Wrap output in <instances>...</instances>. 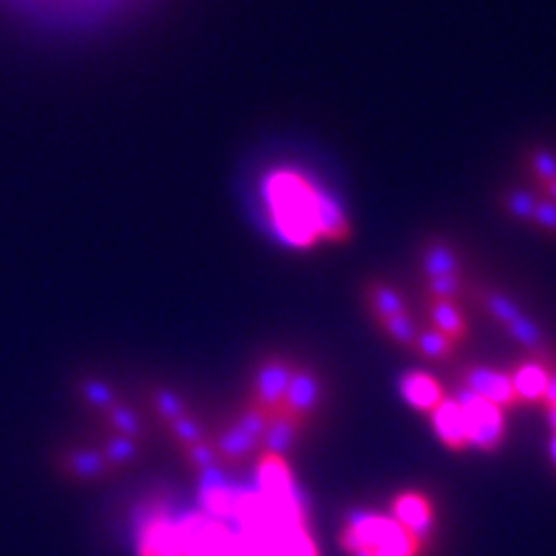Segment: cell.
I'll use <instances>...</instances> for the list:
<instances>
[{
    "mask_svg": "<svg viewBox=\"0 0 556 556\" xmlns=\"http://www.w3.org/2000/svg\"><path fill=\"white\" fill-rule=\"evenodd\" d=\"M168 426H170V438L176 441V446L180 451H186V448L197 446V443H201V441H206L204 428H201L191 415L180 417V420H173V422H168Z\"/></svg>",
    "mask_w": 556,
    "mask_h": 556,
    "instance_id": "obj_25",
    "label": "cell"
},
{
    "mask_svg": "<svg viewBox=\"0 0 556 556\" xmlns=\"http://www.w3.org/2000/svg\"><path fill=\"white\" fill-rule=\"evenodd\" d=\"M304 426H307V422L299 420V417L294 413H289L283 405L274 409V413L268 415L266 433L261 438V451L287 458V454H291V448H294L296 438L302 433Z\"/></svg>",
    "mask_w": 556,
    "mask_h": 556,
    "instance_id": "obj_12",
    "label": "cell"
},
{
    "mask_svg": "<svg viewBox=\"0 0 556 556\" xmlns=\"http://www.w3.org/2000/svg\"><path fill=\"white\" fill-rule=\"evenodd\" d=\"M539 193H541V197H544V199L554 201V204H556V180H552V184H546L544 189H541Z\"/></svg>",
    "mask_w": 556,
    "mask_h": 556,
    "instance_id": "obj_29",
    "label": "cell"
},
{
    "mask_svg": "<svg viewBox=\"0 0 556 556\" xmlns=\"http://www.w3.org/2000/svg\"><path fill=\"white\" fill-rule=\"evenodd\" d=\"M5 9L21 13L26 18H62L67 13L80 11L86 3H93V0H0Z\"/></svg>",
    "mask_w": 556,
    "mask_h": 556,
    "instance_id": "obj_18",
    "label": "cell"
},
{
    "mask_svg": "<svg viewBox=\"0 0 556 556\" xmlns=\"http://www.w3.org/2000/svg\"><path fill=\"white\" fill-rule=\"evenodd\" d=\"M430 422H433V430L438 441L443 443L448 451H462L471 448L469 446V430H467V417H464V409L458 405L456 397H446L438 405L433 413H430Z\"/></svg>",
    "mask_w": 556,
    "mask_h": 556,
    "instance_id": "obj_8",
    "label": "cell"
},
{
    "mask_svg": "<svg viewBox=\"0 0 556 556\" xmlns=\"http://www.w3.org/2000/svg\"><path fill=\"white\" fill-rule=\"evenodd\" d=\"M539 191L533 189H507L503 197H500V206L505 208V214H510L513 219L526 222L531 225L533 212H536Z\"/></svg>",
    "mask_w": 556,
    "mask_h": 556,
    "instance_id": "obj_21",
    "label": "cell"
},
{
    "mask_svg": "<svg viewBox=\"0 0 556 556\" xmlns=\"http://www.w3.org/2000/svg\"><path fill=\"white\" fill-rule=\"evenodd\" d=\"M456 348H458L456 343H451V340L446 336H441L438 330L420 328L413 351L420 353L422 358L438 361V364H443V361H451L456 356Z\"/></svg>",
    "mask_w": 556,
    "mask_h": 556,
    "instance_id": "obj_19",
    "label": "cell"
},
{
    "mask_svg": "<svg viewBox=\"0 0 556 556\" xmlns=\"http://www.w3.org/2000/svg\"><path fill=\"white\" fill-rule=\"evenodd\" d=\"M458 387L469 389V392H475L477 397L492 402V405L503 409L520 407L510 371H500V368H490V366H469L467 371L462 374V379H458Z\"/></svg>",
    "mask_w": 556,
    "mask_h": 556,
    "instance_id": "obj_5",
    "label": "cell"
},
{
    "mask_svg": "<svg viewBox=\"0 0 556 556\" xmlns=\"http://www.w3.org/2000/svg\"><path fill=\"white\" fill-rule=\"evenodd\" d=\"M214 448H217V456L222 462L242 464L248 462V458L261 454V441L232 420L229 426L219 430L217 438H214Z\"/></svg>",
    "mask_w": 556,
    "mask_h": 556,
    "instance_id": "obj_17",
    "label": "cell"
},
{
    "mask_svg": "<svg viewBox=\"0 0 556 556\" xmlns=\"http://www.w3.org/2000/svg\"><path fill=\"white\" fill-rule=\"evenodd\" d=\"M361 294H364V304L374 323H384V319L400 315V312H407L405 296L384 278H368Z\"/></svg>",
    "mask_w": 556,
    "mask_h": 556,
    "instance_id": "obj_16",
    "label": "cell"
},
{
    "mask_svg": "<svg viewBox=\"0 0 556 556\" xmlns=\"http://www.w3.org/2000/svg\"><path fill=\"white\" fill-rule=\"evenodd\" d=\"M319 400H323V384H319L317 374L312 368L296 366L294 377L289 381L287 397H283V407L294 413L299 420L307 422L317 413Z\"/></svg>",
    "mask_w": 556,
    "mask_h": 556,
    "instance_id": "obj_10",
    "label": "cell"
},
{
    "mask_svg": "<svg viewBox=\"0 0 556 556\" xmlns=\"http://www.w3.org/2000/svg\"><path fill=\"white\" fill-rule=\"evenodd\" d=\"M152 407H155V413L163 417L165 422L180 420V417L189 415V405H186V400L180 397L178 392H173V389H157V392L152 394Z\"/></svg>",
    "mask_w": 556,
    "mask_h": 556,
    "instance_id": "obj_24",
    "label": "cell"
},
{
    "mask_svg": "<svg viewBox=\"0 0 556 556\" xmlns=\"http://www.w3.org/2000/svg\"><path fill=\"white\" fill-rule=\"evenodd\" d=\"M340 548L348 556L356 552H368L371 556H420L422 544L392 516L351 510L340 531Z\"/></svg>",
    "mask_w": 556,
    "mask_h": 556,
    "instance_id": "obj_1",
    "label": "cell"
},
{
    "mask_svg": "<svg viewBox=\"0 0 556 556\" xmlns=\"http://www.w3.org/2000/svg\"><path fill=\"white\" fill-rule=\"evenodd\" d=\"M176 526L186 556H238V536L232 528L206 513H191L176 520Z\"/></svg>",
    "mask_w": 556,
    "mask_h": 556,
    "instance_id": "obj_2",
    "label": "cell"
},
{
    "mask_svg": "<svg viewBox=\"0 0 556 556\" xmlns=\"http://www.w3.org/2000/svg\"><path fill=\"white\" fill-rule=\"evenodd\" d=\"M379 330L384 332L389 340L402 348H415L417 332H420V325L415 323V317L409 312H400V315L384 319V323H377Z\"/></svg>",
    "mask_w": 556,
    "mask_h": 556,
    "instance_id": "obj_22",
    "label": "cell"
},
{
    "mask_svg": "<svg viewBox=\"0 0 556 556\" xmlns=\"http://www.w3.org/2000/svg\"><path fill=\"white\" fill-rule=\"evenodd\" d=\"M548 456H552V464L556 469V435H552V443H548Z\"/></svg>",
    "mask_w": 556,
    "mask_h": 556,
    "instance_id": "obj_31",
    "label": "cell"
},
{
    "mask_svg": "<svg viewBox=\"0 0 556 556\" xmlns=\"http://www.w3.org/2000/svg\"><path fill=\"white\" fill-rule=\"evenodd\" d=\"M417 263H420L422 278L464 274V261L458 250L441 238L426 240V245L420 248V255H417Z\"/></svg>",
    "mask_w": 556,
    "mask_h": 556,
    "instance_id": "obj_15",
    "label": "cell"
},
{
    "mask_svg": "<svg viewBox=\"0 0 556 556\" xmlns=\"http://www.w3.org/2000/svg\"><path fill=\"white\" fill-rule=\"evenodd\" d=\"M351 556H371L368 552H356V554H351Z\"/></svg>",
    "mask_w": 556,
    "mask_h": 556,
    "instance_id": "obj_32",
    "label": "cell"
},
{
    "mask_svg": "<svg viewBox=\"0 0 556 556\" xmlns=\"http://www.w3.org/2000/svg\"><path fill=\"white\" fill-rule=\"evenodd\" d=\"M467 289L469 287L464 274L426 278V296H433V299H451V302H458V299L467 294Z\"/></svg>",
    "mask_w": 556,
    "mask_h": 556,
    "instance_id": "obj_23",
    "label": "cell"
},
{
    "mask_svg": "<svg viewBox=\"0 0 556 556\" xmlns=\"http://www.w3.org/2000/svg\"><path fill=\"white\" fill-rule=\"evenodd\" d=\"M184 456H186V464H189V467L197 469V471H204L208 467H217V462H219L217 448H214V443H208V441H201V443H197V446L186 448Z\"/></svg>",
    "mask_w": 556,
    "mask_h": 556,
    "instance_id": "obj_26",
    "label": "cell"
},
{
    "mask_svg": "<svg viewBox=\"0 0 556 556\" xmlns=\"http://www.w3.org/2000/svg\"><path fill=\"white\" fill-rule=\"evenodd\" d=\"M546 417H548V426H552V433L556 435V405L546 407Z\"/></svg>",
    "mask_w": 556,
    "mask_h": 556,
    "instance_id": "obj_30",
    "label": "cell"
},
{
    "mask_svg": "<svg viewBox=\"0 0 556 556\" xmlns=\"http://www.w3.org/2000/svg\"><path fill=\"white\" fill-rule=\"evenodd\" d=\"M392 518L397 520L405 531L413 533L422 546H426V541L433 536L435 531L433 503H430L428 495H422V492L417 490L400 492V495L392 500Z\"/></svg>",
    "mask_w": 556,
    "mask_h": 556,
    "instance_id": "obj_6",
    "label": "cell"
},
{
    "mask_svg": "<svg viewBox=\"0 0 556 556\" xmlns=\"http://www.w3.org/2000/svg\"><path fill=\"white\" fill-rule=\"evenodd\" d=\"M139 556H186L184 541H180L178 526L163 513L150 516L144 526L139 528Z\"/></svg>",
    "mask_w": 556,
    "mask_h": 556,
    "instance_id": "obj_7",
    "label": "cell"
},
{
    "mask_svg": "<svg viewBox=\"0 0 556 556\" xmlns=\"http://www.w3.org/2000/svg\"><path fill=\"white\" fill-rule=\"evenodd\" d=\"M552 361L531 358L518 364L510 371L513 387H516V394L520 405H536V402L544 400L548 377H552Z\"/></svg>",
    "mask_w": 556,
    "mask_h": 556,
    "instance_id": "obj_14",
    "label": "cell"
},
{
    "mask_svg": "<svg viewBox=\"0 0 556 556\" xmlns=\"http://www.w3.org/2000/svg\"><path fill=\"white\" fill-rule=\"evenodd\" d=\"M400 394L409 407L426 415L433 413V409L446 400L441 381H438L433 374L420 371V368H417V371H407L405 377L400 379Z\"/></svg>",
    "mask_w": 556,
    "mask_h": 556,
    "instance_id": "obj_13",
    "label": "cell"
},
{
    "mask_svg": "<svg viewBox=\"0 0 556 556\" xmlns=\"http://www.w3.org/2000/svg\"><path fill=\"white\" fill-rule=\"evenodd\" d=\"M199 495H201V505H204L206 516L217 518L222 523H229L238 490L227 482L225 475H222L217 467L199 471Z\"/></svg>",
    "mask_w": 556,
    "mask_h": 556,
    "instance_id": "obj_9",
    "label": "cell"
},
{
    "mask_svg": "<svg viewBox=\"0 0 556 556\" xmlns=\"http://www.w3.org/2000/svg\"><path fill=\"white\" fill-rule=\"evenodd\" d=\"M458 405L467 417V430H469V446L484 451V454H495V451L505 443L507 428H505V409L492 405L482 397H477L469 389L458 387L454 394Z\"/></svg>",
    "mask_w": 556,
    "mask_h": 556,
    "instance_id": "obj_3",
    "label": "cell"
},
{
    "mask_svg": "<svg viewBox=\"0 0 556 556\" xmlns=\"http://www.w3.org/2000/svg\"><path fill=\"white\" fill-rule=\"evenodd\" d=\"M426 315L430 328L441 332V336H446L451 343L458 345L469 338V317L458 302L426 296Z\"/></svg>",
    "mask_w": 556,
    "mask_h": 556,
    "instance_id": "obj_11",
    "label": "cell"
},
{
    "mask_svg": "<svg viewBox=\"0 0 556 556\" xmlns=\"http://www.w3.org/2000/svg\"><path fill=\"white\" fill-rule=\"evenodd\" d=\"M541 402H544L546 407H554L556 405V368H552V377H548L544 400H541Z\"/></svg>",
    "mask_w": 556,
    "mask_h": 556,
    "instance_id": "obj_28",
    "label": "cell"
},
{
    "mask_svg": "<svg viewBox=\"0 0 556 556\" xmlns=\"http://www.w3.org/2000/svg\"><path fill=\"white\" fill-rule=\"evenodd\" d=\"M294 364L283 356H268L261 361L258 371L253 377V392H250V402L266 409V415L274 413L283 405L287 397L289 381L294 377Z\"/></svg>",
    "mask_w": 556,
    "mask_h": 556,
    "instance_id": "obj_4",
    "label": "cell"
},
{
    "mask_svg": "<svg viewBox=\"0 0 556 556\" xmlns=\"http://www.w3.org/2000/svg\"><path fill=\"white\" fill-rule=\"evenodd\" d=\"M523 163H526L523 165L526 173L531 176V180L539 186V189H544L546 184L556 180V152L554 150L531 148L526 152Z\"/></svg>",
    "mask_w": 556,
    "mask_h": 556,
    "instance_id": "obj_20",
    "label": "cell"
},
{
    "mask_svg": "<svg viewBox=\"0 0 556 556\" xmlns=\"http://www.w3.org/2000/svg\"><path fill=\"white\" fill-rule=\"evenodd\" d=\"M531 225L539 227L541 232H546V235H552V238H556V204H554V201H548L539 193L536 212H533Z\"/></svg>",
    "mask_w": 556,
    "mask_h": 556,
    "instance_id": "obj_27",
    "label": "cell"
}]
</instances>
